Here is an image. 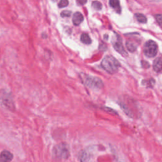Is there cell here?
Here are the masks:
<instances>
[{"instance_id": "1", "label": "cell", "mask_w": 162, "mask_h": 162, "mask_svg": "<svg viewBox=\"0 0 162 162\" xmlns=\"http://www.w3.org/2000/svg\"><path fill=\"white\" fill-rule=\"evenodd\" d=\"M79 77L82 83L90 89L98 90L102 88L104 86L102 80L98 77L91 76L84 73H81L79 74Z\"/></svg>"}, {"instance_id": "2", "label": "cell", "mask_w": 162, "mask_h": 162, "mask_svg": "<svg viewBox=\"0 0 162 162\" xmlns=\"http://www.w3.org/2000/svg\"><path fill=\"white\" fill-rule=\"evenodd\" d=\"M120 65L119 61L112 56H107L101 62V67L109 74H115L118 71Z\"/></svg>"}, {"instance_id": "3", "label": "cell", "mask_w": 162, "mask_h": 162, "mask_svg": "<svg viewBox=\"0 0 162 162\" xmlns=\"http://www.w3.org/2000/svg\"><path fill=\"white\" fill-rule=\"evenodd\" d=\"M53 155L56 159H67L70 155L69 146L65 143H60L55 146L53 150Z\"/></svg>"}, {"instance_id": "4", "label": "cell", "mask_w": 162, "mask_h": 162, "mask_svg": "<svg viewBox=\"0 0 162 162\" xmlns=\"http://www.w3.org/2000/svg\"><path fill=\"white\" fill-rule=\"evenodd\" d=\"M158 45L152 40H149L145 43L144 46V53L148 58H153L157 55Z\"/></svg>"}, {"instance_id": "5", "label": "cell", "mask_w": 162, "mask_h": 162, "mask_svg": "<svg viewBox=\"0 0 162 162\" xmlns=\"http://www.w3.org/2000/svg\"><path fill=\"white\" fill-rule=\"evenodd\" d=\"M113 45H114L115 50L117 52H119L120 54L122 55L123 56H127V53L126 52L125 48H124L123 46L122 41L120 39V38L119 39V40L116 39L115 42L113 43Z\"/></svg>"}, {"instance_id": "6", "label": "cell", "mask_w": 162, "mask_h": 162, "mask_svg": "<svg viewBox=\"0 0 162 162\" xmlns=\"http://www.w3.org/2000/svg\"><path fill=\"white\" fill-rule=\"evenodd\" d=\"M84 20V17L80 12H76L74 14L72 21L75 25H79Z\"/></svg>"}, {"instance_id": "7", "label": "cell", "mask_w": 162, "mask_h": 162, "mask_svg": "<svg viewBox=\"0 0 162 162\" xmlns=\"http://www.w3.org/2000/svg\"><path fill=\"white\" fill-rule=\"evenodd\" d=\"M13 154L8 151H3L1 153V161H10L13 159Z\"/></svg>"}, {"instance_id": "8", "label": "cell", "mask_w": 162, "mask_h": 162, "mask_svg": "<svg viewBox=\"0 0 162 162\" xmlns=\"http://www.w3.org/2000/svg\"><path fill=\"white\" fill-rule=\"evenodd\" d=\"M153 69L156 72L162 71V58H157L153 62Z\"/></svg>"}, {"instance_id": "9", "label": "cell", "mask_w": 162, "mask_h": 162, "mask_svg": "<svg viewBox=\"0 0 162 162\" xmlns=\"http://www.w3.org/2000/svg\"><path fill=\"white\" fill-rule=\"evenodd\" d=\"M110 5L112 8H114L118 13L121 12V6L120 5L119 0H110Z\"/></svg>"}, {"instance_id": "10", "label": "cell", "mask_w": 162, "mask_h": 162, "mask_svg": "<svg viewBox=\"0 0 162 162\" xmlns=\"http://www.w3.org/2000/svg\"><path fill=\"white\" fill-rule=\"evenodd\" d=\"M81 41L82 43H83L84 44H90L92 42L89 36L86 33L82 34L81 35Z\"/></svg>"}, {"instance_id": "11", "label": "cell", "mask_w": 162, "mask_h": 162, "mask_svg": "<svg viewBox=\"0 0 162 162\" xmlns=\"http://www.w3.org/2000/svg\"><path fill=\"white\" fill-rule=\"evenodd\" d=\"M135 18H136L137 20L139 22H140V23L145 24L147 22V18L144 15L137 13L135 14Z\"/></svg>"}, {"instance_id": "12", "label": "cell", "mask_w": 162, "mask_h": 162, "mask_svg": "<svg viewBox=\"0 0 162 162\" xmlns=\"http://www.w3.org/2000/svg\"><path fill=\"white\" fill-rule=\"evenodd\" d=\"M126 47L127 50L130 52H134L137 50V46L134 43L131 41H127L126 42Z\"/></svg>"}, {"instance_id": "13", "label": "cell", "mask_w": 162, "mask_h": 162, "mask_svg": "<svg viewBox=\"0 0 162 162\" xmlns=\"http://www.w3.org/2000/svg\"><path fill=\"white\" fill-rule=\"evenodd\" d=\"M154 84H155V81L153 79H151L148 81H143V84H145L148 88H153Z\"/></svg>"}, {"instance_id": "14", "label": "cell", "mask_w": 162, "mask_h": 162, "mask_svg": "<svg viewBox=\"0 0 162 162\" xmlns=\"http://www.w3.org/2000/svg\"><path fill=\"white\" fill-rule=\"evenodd\" d=\"M92 6L93 8L96 10H101L102 9V4H101L100 1H93Z\"/></svg>"}, {"instance_id": "15", "label": "cell", "mask_w": 162, "mask_h": 162, "mask_svg": "<svg viewBox=\"0 0 162 162\" xmlns=\"http://www.w3.org/2000/svg\"><path fill=\"white\" fill-rule=\"evenodd\" d=\"M69 2L68 0H61L59 3L58 6L59 8H64V7H66L69 5Z\"/></svg>"}, {"instance_id": "16", "label": "cell", "mask_w": 162, "mask_h": 162, "mask_svg": "<svg viewBox=\"0 0 162 162\" xmlns=\"http://www.w3.org/2000/svg\"><path fill=\"white\" fill-rule=\"evenodd\" d=\"M156 20L161 27H162V14H157L155 15Z\"/></svg>"}, {"instance_id": "17", "label": "cell", "mask_w": 162, "mask_h": 162, "mask_svg": "<svg viewBox=\"0 0 162 162\" xmlns=\"http://www.w3.org/2000/svg\"><path fill=\"white\" fill-rule=\"evenodd\" d=\"M71 15V12L69 10L63 11L61 13V17H69Z\"/></svg>"}, {"instance_id": "18", "label": "cell", "mask_w": 162, "mask_h": 162, "mask_svg": "<svg viewBox=\"0 0 162 162\" xmlns=\"http://www.w3.org/2000/svg\"><path fill=\"white\" fill-rule=\"evenodd\" d=\"M87 1L88 0H77V3L79 5H84Z\"/></svg>"}, {"instance_id": "19", "label": "cell", "mask_w": 162, "mask_h": 162, "mask_svg": "<svg viewBox=\"0 0 162 162\" xmlns=\"http://www.w3.org/2000/svg\"><path fill=\"white\" fill-rule=\"evenodd\" d=\"M142 65L143 67H144V68H149L150 67L149 64L148 62H144V61L142 62Z\"/></svg>"}, {"instance_id": "20", "label": "cell", "mask_w": 162, "mask_h": 162, "mask_svg": "<svg viewBox=\"0 0 162 162\" xmlns=\"http://www.w3.org/2000/svg\"><path fill=\"white\" fill-rule=\"evenodd\" d=\"M150 1H160L161 0H150Z\"/></svg>"}]
</instances>
